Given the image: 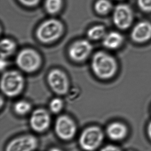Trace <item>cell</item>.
Masks as SVG:
<instances>
[{"mask_svg":"<svg viewBox=\"0 0 151 151\" xmlns=\"http://www.w3.org/2000/svg\"><path fill=\"white\" fill-rule=\"evenodd\" d=\"M134 19L132 8L127 4L118 5L114 8L112 20L114 25L120 30H125L131 27Z\"/></svg>","mask_w":151,"mask_h":151,"instance_id":"30bf717a","label":"cell"},{"mask_svg":"<svg viewBox=\"0 0 151 151\" xmlns=\"http://www.w3.org/2000/svg\"><path fill=\"white\" fill-rule=\"evenodd\" d=\"M52 122L50 111L43 108L36 109L31 113L29 119V125L31 129L36 133H45L49 129Z\"/></svg>","mask_w":151,"mask_h":151,"instance_id":"ba28073f","label":"cell"},{"mask_svg":"<svg viewBox=\"0 0 151 151\" xmlns=\"http://www.w3.org/2000/svg\"><path fill=\"white\" fill-rule=\"evenodd\" d=\"M137 4L143 12H151V0H137Z\"/></svg>","mask_w":151,"mask_h":151,"instance_id":"44dd1931","label":"cell"},{"mask_svg":"<svg viewBox=\"0 0 151 151\" xmlns=\"http://www.w3.org/2000/svg\"><path fill=\"white\" fill-rule=\"evenodd\" d=\"M78 131L75 121L67 114L58 116L54 123V131L57 137L61 140L69 141L73 139Z\"/></svg>","mask_w":151,"mask_h":151,"instance_id":"8992f818","label":"cell"},{"mask_svg":"<svg viewBox=\"0 0 151 151\" xmlns=\"http://www.w3.org/2000/svg\"><path fill=\"white\" fill-rule=\"evenodd\" d=\"M17 65L20 70L27 73L37 71L41 66V56L37 51L31 48H26L19 52L16 60Z\"/></svg>","mask_w":151,"mask_h":151,"instance_id":"5b68a950","label":"cell"},{"mask_svg":"<svg viewBox=\"0 0 151 151\" xmlns=\"http://www.w3.org/2000/svg\"><path fill=\"white\" fill-rule=\"evenodd\" d=\"M92 51V46L90 41L87 39H80L71 45L68 54L73 61L82 62L89 57Z\"/></svg>","mask_w":151,"mask_h":151,"instance_id":"8fae6325","label":"cell"},{"mask_svg":"<svg viewBox=\"0 0 151 151\" xmlns=\"http://www.w3.org/2000/svg\"><path fill=\"white\" fill-rule=\"evenodd\" d=\"M3 102H4V100H3V99L2 98V96H1V108L2 107V106L4 104Z\"/></svg>","mask_w":151,"mask_h":151,"instance_id":"4316f807","label":"cell"},{"mask_svg":"<svg viewBox=\"0 0 151 151\" xmlns=\"http://www.w3.org/2000/svg\"><path fill=\"white\" fill-rule=\"evenodd\" d=\"M106 33V29L104 25H98L90 28L87 31V35L90 40L98 41L103 38Z\"/></svg>","mask_w":151,"mask_h":151,"instance_id":"e0dca14e","label":"cell"},{"mask_svg":"<svg viewBox=\"0 0 151 151\" xmlns=\"http://www.w3.org/2000/svg\"><path fill=\"white\" fill-rule=\"evenodd\" d=\"M38 144V140L35 136L31 134L21 135L9 141L5 151H35Z\"/></svg>","mask_w":151,"mask_h":151,"instance_id":"9c48e42d","label":"cell"},{"mask_svg":"<svg viewBox=\"0 0 151 151\" xmlns=\"http://www.w3.org/2000/svg\"><path fill=\"white\" fill-rule=\"evenodd\" d=\"M47 82L51 90L58 96L67 95L70 90L69 80L67 76L59 69H54L49 73Z\"/></svg>","mask_w":151,"mask_h":151,"instance_id":"52a82bcc","label":"cell"},{"mask_svg":"<svg viewBox=\"0 0 151 151\" xmlns=\"http://www.w3.org/2000/svg\"><path fill=\"white\" fill-rule=\"evenodd\" d=\"M91 65L95 76L101 80L112 78L118 70V64L114 57L104 51H99L93 55Z\"/></svg>","mask_w":151,"mask_h":151,"instance_id":"6da1fadb","label":"cell"},{"mask_svg":"<svg viewBox=\"0 0 151 151\" xmlns=\"http://www.w3.org/2000/svg\"><path fill=\"white\" fill-rule=\"evenodd\" d=\"M131 38L138 44L145 43L151 39V23L142 21L135 25L132 30Z\"/></svg>","mask_w":151,"mask_h":151,"instance_id":"7c38bea8","label":"cell"},{"mask_svg":"<svg viewBox=\"0 0 151 151\" xmlns=\"http://www.w3.org/2000/svg\"><path fill=\"white\" fill-rule=\"evenodd\" d=\"M19 2L24 6L32 7L37 6L40 0H18Z\"/></svg>","mask_w":151,"mask_h":151,"instance_id":"7402d4cb","label":"cell"},{"mask_svg":"<svg viewBox=\"0 0 151 151\" xmlns=\"http://www.w3.org/2000/svg\"><path fill=\"white\" fill-rule=\"evenodd\" d=\"M104 133L100 127L91 125L82 131L78 138L80 147L85 151H95L104 141Z\"/></svg>","mask_w":151,"mask_h":151,"instance_id":"3957f363","label":"cell"},{"mask_svg":"<svg viewBox=\"0 0 151 151\" xmlns=\"http://www.w3.org/2000/svg\"><path fill=\"white\" fill-rule=\"evenodd\" d=\"M7 65H8V63L6 61V59L1 57V64H0L1 70H5Z\"/></svg>","mask_w":151,"mask_h":151,"instance_id":"cb8c5ba5","label":"cell"},{"mask_svg":"<svg viewBox=\"0 0 151 151\" xmlns=\"http://www.w3.org/2000/svg\"><path fill=\"white\" fill-rule=\"evenodd\" d=\"M63 5V0H45V7L46 11L51 15L59 12Z\"/></svg>","mask_w":151,"mask_h":151,"instance_id":"d6986e66","label":"cell"},{"mask_svg":"<svg viewBox=\"0 0 151 151\" xmlns=\"http://www.w3.org/2000/svg\"><path fill=\"white\" fill-rule=\"evenodd\" d=\"M65 106V102L59 97H56L52 98L50 101L49 109L50 112L53 114H59L63 110Z\"/></svg>","mask_w":151,"mask_h":151,"instance_id":"ffe728a7","label":"cell"},{"mask_svg":"<svg viewBox=\"0 0 151 151\" xmlns=\"http://www.w3.org/2000/svg\"><path fill=\"white\" fill-rule=\"evenodd\" d=\"M13 110L18 116H26L32 112V105L28 100L21 99L14 102Z\"/></svg>","mask_w":151,"mask_h":151,"instance_id":"9a60e30c","label":"cell"},{"mask_svg":"<svg viewBox=\"0 0 151 151\" xmlns=\"http://www.w3.org/2000/svg\"><path fill=\"white\" fill-rule=\"evenodd\" d=\"M17 45L14 41L7 38L3 39L1 41V57L5 58L12 55L16 49Z\"/></svg>","mask_w":151,"mask_h":151,"instance_id":"2e32d148","label":"cell"},{"mask_svg":"<svg viewBox=\"0 0 151 151\" xmlns=\"http://www.w3.org/2000/svg\"><path fill=\"white\" fill-rule=\"evenodd\" d=\"M147 134L148 137L149 138V139L151 140V122L149 123V124L147 126Z\"/></svg>","mask_w":151,"mask_h":151,"instance_id":"d4e9b609","label":"cell"},{"mask_svg":"<svg viewBox=\"0 0 151 151\" xmlns=\"http://www.w3.org/2000/svg\"><path fill=\"white\" fill-rule=\"evenodd\" d=\"M48 151H63V150L58 147H52L50 148Z\"/></svg>","mask_w":151,"mask_h":151,"instance_id":"484cf974","label":"cell"},{"mask_svg":"<svg viewBox=\"0 0 151 151\" xmlns=\"http://www.w3.org/2000/svg\"><path fill=\"white\" fill-rule=\"evenodd\" d=\"M64 31L63 25L60 21L50 19L42 23L36 31V37L41 43L49 44L57 41L61 37Z\"/></svg>","mask_w":151,"mask_h":151,"instance_id":"277c9868","label":"cell"},{"mask_svg":"<svg viewBox=\"0 0 151 151\" xmlns=\"http://www.w3.org/2000/svg\"><path fill=\"white\" fill-rule=\"evenodd\" d=\"M128 133L127 125L118 121L109 124L106 128V135L112 141H122L127 137Z\"/></svg>","mask_w":151,"mask_h":151,"instance_id":"4fadbf2b","label":"cell"},{"mask_svg":"<svg viewBox=\"0 0 151 151\" xmlns=\"http://www.w3.org/2000/svg\"><path fill=\"white\" fill-rule=\"evenodd\" d=\"M25 87L22 75L17 70L4 73L1 79V90L5 96L14 98L22 93Z\"/></svg>","mask_w":151,"mask_h":151,"instance_id":"7a4b0ae2","label":"cell"},{"mask_svg":"<svg viewBox=\"0 0 151 151\" xmlns=\"http://www.w3.org/2000/svg\"><path fill=\"white\" fill-rule=\"evenodd\" d=\"M100 151H122L120 147L113 144H108L102 147Z\"/></svg>","mask_w":151,"mask_h":151,"instance_id":"603a6c76","label":"cell"},{"mask_svg":"<svg viewBox=\"0 0 151 151\" xmlns=\"http://www.w3.org/2000/svg\"><path fill=\"white\" fill-rule=\"evenodd\" d=\"M112 8V3L109 0H98L94 4V10L101 15L108 14Z\"/></svg>","mask_w":151,"mask_h":151,"instance_id":"ac0fdd59","label":"cell"},{"mask_svg":"<svg viewBox=\"0 0 151 151\" xmlns=\"http://www.w3.org/2000/svg\"><path fill=\"white\" fill-rule=\"evenodd\" d=\"M124 38L121 33L112 31L106 34L103 38V45L107 49L114 50L122 45Z\"/></svg>","mask_w":151,"mask_h":151,"instance_id":"5bb4252c","label":"cell"}]
</instances>
